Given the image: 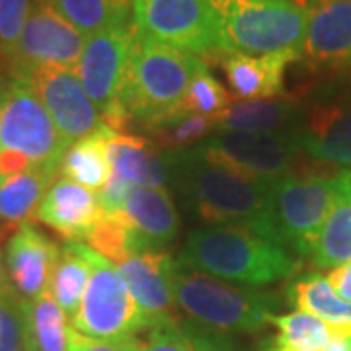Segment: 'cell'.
I'll return each instance as SVG.
<instances>
[{"instance_id": "obj_1", "label": "cell", "mask_w": 351, "mask_h": 351, "mask_svg": "<svg viewBox=\"0 0 351 351\" xmlns=\"http://www.w3.org/2000/svg\"><path fill=\"white\" fill-rule=\"evenodd\" d=\"M166 156L170 180L205 223L246 226L281 242L274 219L271 184L250 180L209 160L201 147L170 151Z\"/></svg>"}, {"instance_id": "obj_2", "label": "cell", "mask_w": 351, "mask_h": 351, "mask_svg": "<svg viewBox=\"0 0 351 351\" xmlns=\"http://www.w3.org/2000/svg\"><path fill=\"white\" fill-rule=\"evenodd\" d=\"M178 262L217 279L254 289L285 279L297 269L285 244L246 226L193 230Z\"/></svg>"}, {"instance_id": "obj_3", "label": "cell", "mask_w": 351, "mask_h": 351, "mask_svg": "<svg viewBox=\"0 0 351 351\" xmlns=\"http://www.w3.org/2000/svg\"><path fill=\"white\" fill-rule=\"evenodd\" d=\"M201 64L203 61L195 55L138 34L123 90V106L131 123L152 131L186 115L184 100Z\"/></svg>"}, {"instance_id": "obj_4", "label": "cell", "mask_w": 351, "mask_h": 351, "mask_svg": "<svg viewBox=\"0 0 351 351\" xmlns=\"http://www.w3.org/2000/svg\"><path fill=\"white\" fill-rule=\"evenodd\" d=\"M172 285L176 304L189 314L195 324L219 334L260 332L269 324L279 304L274 293L230 285L178 260Z\"/></svg>"}, {"instance_id": "obj_5", "label": "cell", "mask_w": 351, "mask_h": 351, "mask_svg": "<svg viewBox=\"0 0 351 351\" xmlns=\"http://www.w3.org/2000/svg\"><path fill=\"white\" fill-rule=\"evenodd\" d=\"M226 53H301L308 6L297 0H209Z\"/></svg>"}, {"instance_id": "obj_6", "label": "cell", "mask_w": 351, "mask_h": 351, "mask_svg": "<svg viewBox=\"0 0 351 351\" xmlns=\"http://www.w3.org/2000/svg\"><path fill=\"white\" fill-rule=\"evenodd\" d=\"M90 265V279L71 328L96 339H129L149 328L119 269L90 246L76 242Z\"/></svg>"}, {"instance_id": "obj_7", "label": "cell", "mask_w": 351, "mask_h": 351, "mask_svg": "<svg viewBox=\"0 0 351 351\" xmlns=\"http://www.w3.org/2000/svg\"><path fill=\"white\" fill-rule=\"evenodd\" d=\"M137 38L138 32L133 24L88 36L75 69L88 98L98 108L104 125L115 133H127L131 127L123 106V90Z\"/></svg>"}, {"instance_id": "obj_8", "label": "cell", "mask_w": 351, "mask_h": 351, "mask_svg": "<svg viewBox=\"0 0 351 351\" xmlns=\"http://www.w3.org/2000/svg\"><path fill=\"white\" fill-rule=\"evenodd\" d=\"M0 147L22 152L34 168L61 172L69 143L25 76L14 75L0 88Z\"/></svg>"}, {"instance_id": "obj_9", "label": "cell", "mask_w": 351, "mask_h": 351, "mask_svg": "<svg viewBox=\"0 0 351 351\" xmlns=\"http://www.w3.org/2000/svg\"><path fill=\"white\" fill-rule=\"evenodd\" d=\"M133 25L141 36L195 55L203 63L225 55L209 0H133Z\"/></svg>"}, {"instance_id": "obj_10", "label": "cell", "mask_w": 351, "mask_h": 351, "mask_svg": "<svg viewBox=\"0 0 351 351\" xmlns=\"http://www.w3.org/2000/svg\"><path fill=\"white\" fill-rule=\"evenodd\" d=\"M336 176L295 174L271 184L277 232L289 252L311 256L336 199Z\"/></svg>"}, {"instance_id": "obj_11", "label": "cell", "mask_w": 351, "mask_h": 351, "mask_svg": "<svg viewBox=\"0 0 351 351\" xmlns=\"http://www.w3.org/2000/svg\"><path fill=\"white\" fill-rule=\"evenodd\" d=\"M199 147L209 160L250 180L274 184L299 174L297 162L302 151L297 133L225 131Z\"/></svg>"}, {"instance_id": "obj_12", "label": "cell", "mask_w": 351, "mask_h": 351, "mask_svg": "<svg viewBox=\"0 0 351 351\" xmlns=\"http://www.w3.org/2000/svg\"><path fill=\"white\" fill-rule=\"evenodd\" d=\"M84 43V34H80L43 0H36L8 59L14 66V75L25 76L38 69L75 71L82 57Z\"/></svg>"}, {"instance_id": "obj_13", "label": "cell", "mask_w": 351, "mask_h": 351, "mask_svg": "<svg viewBox=\"0 0 351 351\" xmlns=\"http://www.w3.org/2000/svg\"><path fill=\"white\" fill-rule=\"evenodd\" d=\"M22 76V75H20ZM25 78L38 92L39 100L47 108L59 133L69 143L96 133L104 127L98 108L88 98L82 82L73 69H38Z\"/></svg>"}, {"instance_id": "obj_14", "label": "cell", "mask_w": 351, "mask_h": 351, "mask_svg": "<svg viewBox=\"0 0 351 351\" xmlns=\"http://www.w3.org/2000/svg\"><path fill=\"white\" fill-rule=\"evenodd\" d=\"M302 59L320 71H351V0H314Z\"/></svg>"}, {"instance_id": "obj_15", "label": "cell", "mask_w": 351, "mask_h": 351, "mask_svg": "<svg viewBox=\"0 0 351 351\" xmlns=\"http://www.w3.org/2000/svg\"><path fill=\"white\" fill-rule=\"evenodd\" d=\"M61 248L32 223L18 226L6 246V274L12 291L24 301H36L51 287Z\"/></svg>"}, {"instance_id": "obj_16", "label": "cell", "mask_w": 351, "mask_h": 351, "mask_svg": "<svg viewBox=\"0 0 351 351\" xmlns=\"http://www.w3.org/2000/svg\"><path fill=\"white\" fill-rule=\"evenodd\" d=\"M176 260L166 252H143L117 265L133 299L149 320V328L174 316Z\"/></svg>"}, {"instance_id": "obj_17", "label": "cell", "mask_w": 351, "mask_h": 351, "mask_svg": "<svg viewBox=\"0 0 351 351\" xmlns=\"http://www.w3.org/2000/svg\"><path fill=\"white\" fill-rule=\"evenodd\" d=\"M100 217L98 193L66 178L51 184L36 211L39 223L71 242L86 240Z\"/></svg>"}, {"instance_id": "obj_18", "label": "cell", "mask_w": 351, "mask_h": 351, "mask_svg": "<svg viewBox=\"0 0 351 351\" xmlns=\"http://www.w3.org/2000/svg\"><path fill=\"white\" fill-rule=\"evenodd\" d=\"M299 59H302L301 53H226L221 59V66L232 98L242 101L274 100L283 92L287 66Z\"/></svg>"}, {"instance_id": "obj_19", "label": "cell", "mask_w": 351, "mask_h": 351, "mask_svg": "<svg viewBox=\"0 0 351 351\" xmlns=\"http://www.w3.org/2000/svg\"><path fill=\"white\" fill-rule=\"evenodd\" d=\"M302 154L313 160L351 170V110L316 106L297 131Z\"/></svg>"}, {"instance_id": "obj_20", "label": "cell", "mask_w": 351, "mask_h": 351, "mask_svg": "<svg viewBox=\"0 0 351 351\" xmlns=\"http://www.w3.org/2000/svg\"><path fill=\"white\" fill-rule=\"evenodd\" d=\"M121 213L147 252H162L178 237L180 217L162 188H133Z\"/></svg>"}, {"instance_id": "obj_21", "label": "cell", "mask_w": 351, "mask_h": 351, "mask_svg": "<svg viewBox=\"0 0 351 351\" xmlns=\"http://www.w3.org/2000/svg\"><path fill=\"white\" fill-rule=\"evenodd\" d=\"M108 149L112 174L131 188H162L170 180L168 156L158 154V147L151 138L113 131Z\"/></svg>"}, {"instance_id": "obj_22", "label": "cell", "mask_w": 351, "mask_h": 351, "mask_svg": "<svg viewBox=\"0 0 351 351\" xmlns=\"http://www.w3.org/2000/svg\"><path fill=\"white\" fill-rule=\"evenodd\" d=\"M314 265L339 267L351 260V170L336 176V199L311 252Z\"/></svg>"}, {"instance_id": "obj_23", "label": "cell", "mask_w": 351, "mask_h": 351, "mask_svg": "<svg viewBox=\"0 0 351 351\" xmlns=\"http://www.w3.org/2000/svg\"><path fill=\"white\" fill-rule=\"evenodd\" d=\"M112 133V129L104 125L96 133L71 145L61 162L63 178L98 193L112 176V160L108 149Z\"/></svg>"}, {"instance_id": "obj_24", "label": "cell", "mask_w": 351, "mask_h": 351, "mask_svg": "<svg viewBox=\"0 0 351 351\" xmlns=\"http://www.w3.org/2000/svg\"><path fill=\"white\" fill-rule=\"evenodd\" d=\"M57 172L29 168L22 174L0 182V219L12 226H22L36 217L39 203L55 182Z\"/></svg>"}, {"instance_id": "obj_25", "label": "cell", "mask_w": 351, "mask_h": 351, "mask_svg": "<svg viewBox=\"0 0 351 351\" xmlns=\"http://www.w3.org/2000/svg\"><path fill=\"white\" fill-rule=\"evenodd\" d=\"M138 346L141 351H232V343L225 334L178 318L147 328Z\"/></svg>"}, {"instance_id": "obj_26", "label": "cell", "mask_w": 351, "mask_h": 351, "mask_svg": "<svg viewBox=\"0 0 351 351\" xmlns=\"http://www.w3.org/2000/svg\"><path fill=\"white\" fill-rule=\"evenodd\" d=\"M84 36L133 24V0H43Z\"/></svg>"}, {"instance_id": "obj_27", "label": "cell", "mask_w": 351, "mask_h": 351, "mask_svg": "<svg viewBox=\"0 0 351 351\" xmlns=\"http://www.w3.org/2000/svg\"><path fill=\"white\" fill-rule=\"evenodd\" d=\"M287 301L330 326H351V302L339 299L326 277L320 274H306L293 279L287 287Z\"/></svg>"}, {"instance_id": "obj_28", "label": "cell", "mask_w": 351, "mask_h": 351, "mask_svg": "<svg viewBox=\"0 0 351 351\" xmlns=\"http://www.w3.org/2000/svg\"><path fill=\"white\" fill-rule=\"evenodd\" d=\"M297 115L295 104L287 100H248L230 104L217 119L221 131L277 133Z\"/></svg>"}, {"instance_id": "obj_29", "label": "cell", "mask_w": 351, "mask_h": 351, "mask_svg": "<svg viewBox=\"0 0 351 351\" xmlns=\"http://www.w3.org/2000/svg\"><path fill=\"white\" fill-rule=\"evenodd\" d=\"M269 324L277 328V336L271 341L281 351H322L336 332V326L302 311L274 314Z\"/></svg>"}, {"instance_id": "obj_30", "label": "cell", "mask_w": 351, "mask_h": 351, "mask_svg": "<svg viewBox=\"0 0 351 351\" xmlns=\"http://www.w3.org/2000/svg\"><path fill=\"white\" fill-rule=\"evenodd\" d=\"M24 311L32 351H66V314L53 299L51 291L36 301H24Z\"/></svg>"}, {"instance_id": "obj_31", "label": "cell", "mask_w": 351, "mask_h": 351, "mask_svg": "<svg viewBox=\"0 0 351 351\" xmlns=\"http://www.w3.org/2000/svg\"><path fill=\"white\" fill-rule=\"evenodd\" d=\"M90 279V265L76 248V242H66L61 248L59 262L51 277V295L63 313L73 320L80 308V302Z\"/></svg>"}, {"instance_id": "obj_32", "label": "cell", "mask_w": 351, "mask_h": 351, "mask_svg": "<svg viewBox=\"0 0 351 351\" xmlns=\"http://www.w3.org/2000/svg\"><path fill=\"white\" fill-rule=\"evenodd\" d=\"M86 240L92 250L98 252L106 260H110L113 265H121L131 256L147 252L121 211L119 213L101 211V217Z\"/></svg>"}, {"instance_id": "obj_33", "label": "cell", "mask_w": 351, "mask_h": 351, "mask_svg": "<svg viewBox=\"0 0 351 351\" xmlns=\"http://www.w3.org/2000/svg\"><path fill=\"white\" fill-rule=\"evenodd\" d=\"M228 106H230V94L211 75L207 63H203L189 82L188 94L184 100V112L203 115L217 121Z\"/></svg>"}, {"instance_id": "obj_34", "label": "cell", "mask_w": 351, "mask_h": 351, "mask_svg": "<svg viewBox=\"0 0 351 351\" xmlns=\"http://www.w3.org/2000/svg\"><path fill=\"white\" fill-rule=\"evenodd\" d=\"M217 131V121L195 115V113H186L178 119H172L164 125L152 129V143L158 149H184L191 143H197L205 138L209 133Z\"/></svg>"}, {"instance_id": "obj_35", "label": "cell", "mask_w": 351, "mask_h": 351, "mask_svg": "<svg viewBox=\"0 0 351 351\" xmlns=\"http://www.w3.org/2000/svg\"><path fill=\"white\" fill-rule=\"evenodd\" d=\"M0 351H32L24 301L14 291L0 297Z\"/></svg>"}, {"instance_id": "obj_36", "label": "cell", "mask_w": 351, "mask_h": 351, "mask_svg": "<svg viewBox=\"0 0 351 351\" xmlns=\"http://www.w3.org/2000/svg\"><path fill=\"white\" fill-rule=\"evenodd\" d=\"M34 0H0V53L10 57L32 12Z\"/></svg>"}, {"instance_id": "obj_37", "label": "cell", "mask_w": 351, "mask_h": 351, "mask_svg": "<svg viewBox=\"0 0 351 351\" xmlns=\"http://www.w3.org/2000/svg\"><path fill=\"white\" fill-rule=\"evenodd\" d=\"M66 351H141L138 338L129 339H96L88 338L84 334L76 332L75 328L69 326L66 334Z\"/></svg>"}, {"instance_id": "obj_38", "label": "cell", "mask_w": 351, "mask_h": 351, "mask_svg": "<svg viewBox=\"0 0 351 351\" xmlns=\"http://www.w3.org/2000/svg\"><path fill=\"white\" fill-rule=\"evenodd\" d=\"M29 168H34V164L29 162L22 152L0 147V182L22 174Z\"/></svg>"}, {"instance_id": "obj_39", "label": "cell", "mask_w": 351, "mask_h": 351, "mask_svg": "<svg viewBox=\"0 0 351 351\" xmlns=\"http://www.w3.org/2000/svg\"><path fill=\"white\" fill-rule=\"evenodd\" d=\"M326 279L339 299L351 302V260L343 265H339V267L330 269Z\"/></svg>"}, {"instance_id": "obj_40", "label": "cell", "mask_w": 351, "mask_h": 351, "mask_svg": "<svg viewBox=\"0 0 351 351\" xmlns=\"http://www.w3.org/2000/svg\"><path fill=\"white\" fill-rule=\"evenodd\" d=\"M322 351H351V326L339 328L336 326V332L328 346Z\"/></svg>"}, {"instance_id": "obj_41", "label": "cell", "mask_w": 351, "mask_h": 351, "mask_svg": "<svg viewBox=\"0 0 351 351\" xmlns=\"http://www.w3.org/2000/svg\"><path fill=\"white\" fill-rule=\"evenodd\" d=\"M10 291H12V287H10L8 274H6V267H4V262H2V252H0V297L8 295Z\"/></svg>"}, {"instance_id": "obj_42", "label": "cell", "mask_w": 351, "mask_h": 351, "mask_svg": "<svg viewBox=\"0 0 351 351\" xmlns=\"http://www.w3.org/2000/svg\"><path fill=\"white\" fill-rule=\"evenodd\" d=\"M260 351H281V350H277L276 346H274V341H271V339H267V341H263L262 343Z\"/></svg>"}, {"instance_id": "obj_43", "label": "cell", "mask_w": 351, "mask_h": 351, "mask_svg": "<svg viewBox=\"0 0 351 351\" xmlns=\"http://www.w3.org/2000/svg\"><path fill=\"white\" fill-rule=\"evenodd\" d=\"M2 84H4V80H2V78H0V88H2Z\"/></svg>"}, {"instance_id": "obj_44", "label": "cell", "mask_w": 351, "mask_h": 351, "mask_svg": "<svg viewBox=\"0 0 351 351\" xmlns=\"http://www.w3.org/2000/svg\"><path fill=\"white\" fill-rule=\"evenodd\" d=\"M0 232H2V228H0Z\"/></svg>"}]
</instances>
